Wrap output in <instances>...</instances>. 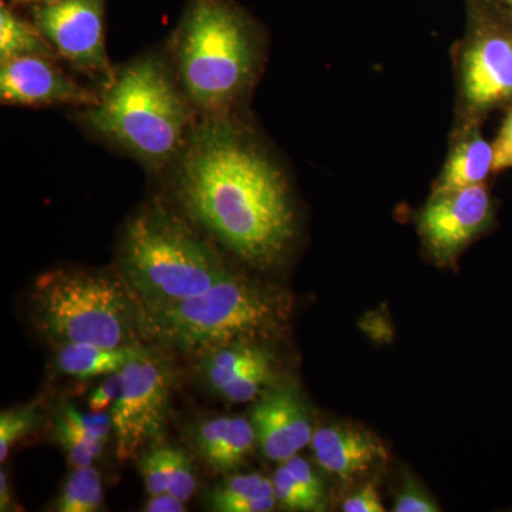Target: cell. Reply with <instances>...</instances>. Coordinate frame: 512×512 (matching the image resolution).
Wrapping results in <instances>:
<instances>
[{
	"mask_svg": "<svg viewBox=\"0 0 512 512\" xmlns=\"http://www.w3.org/2000/svg\"><path fill=\"white\" fill-rule=\"evenodd\" d=\"M180 192L192 217L242 261L266 269L288 251L295 228L284 178L227 121L192 131Z\"/></svg>",
	"mask_w": 512,
	"mask_h": 512,
	"instance_id": "1",
	"label": "cell"
},
{
	"mask_svg": "<svg viewBox=\"0 0 512 512\" xmlns=\"http://www.w3.org/2000/svg\"><path fill=\"white\" fill-rule=\"evenodd\" d=\"M141 333L160 345L205 355L262 343L286 318L285 302L262 286L229 274L208 291L163 308H141Z\"/></svg>",
	"mask_w": 512,
	"mask_h": 512,
	"instance_id": "2",
	"label": "cell"
},
{
	"mask_svg": "<svg viewBox=\"0 0 512 512\" xmlns=\"http://www.w3.org/2000/svg\"><path fill=\"white\" fill-rule=\"evenodd\" d=\"M33 319L53 346L73 343L101 348L138 346L141 303L124 282L100 272L56 269L37 279Z\"/></svg>",
	"mask_w": 512,
	"mask_h": 512,
	"instance_id": "3",
	"label": "cell"
},
{
	"mask_svg": "<svg viewBox=\"0 0 512 512\" xmlns=\"http://www.w3.org/2000/svg\"><path fill=\"white\" fill-rule=\"evenodd\" d=\"M86 119L104 137L157 167L183 147L190 109L164 64L147 57L111 76Z\"/></svg>",
	"mask_w": 512,
	"mask_h": 512,
	"instance_id": "4",
	"label": "cell"
},
{
	"mask_svg": "<svg viewBox=\"0 0 512 512\" xmlns=\"http://www.w3.org/2000/svg\"><path fill=\"white\" fill-rule=\"evenodd\" d=\"M121 269L146 309L200 295L229 274L220 256L187 225L158 208L141 212L128 224Z\"/></svg>",
	"mask_w": 512,
	"mask_h": 512,
	"instance_id": "5",
	"label": "cell"
},
{
	"mask_svg": "<svg viewBox=\"0 0 512 512\" xmlns=\"http://www.w3.org/2000/svg\"><path fill=\"white\" fill-rule=\"evenodd\" d=\"M177 53L188 99L208 113L231 106L254 72L251 30L228 0H188Z\"/></svg>",
	"mask_w": 512,
	"mask_h": 512,
	"instance_id": "6",
	"label": "cell"
},
{
	"mask_svg": "<svg viewBox=\"0 0 512 512\" xmlns=\"http://www.w3.org/2000/svg\"><path fill=\"white\" fill-rule=\"evenodd\" d=\"M123 387L111 407L117 457L136 456L163 433L171 394V369L163 356L140 348L121 370Z\"/></svg>",
	"mask_w": 512,
	"mask_h": 512,
	"instance_id": "7",
	"label": "cell"
},
{
	"mask_svg": "<svg viewBox=\"0 0 512 512\" xmlns=\"http://www.w3.org/2000/svg\"><path fill=\"white\" fill-rule=\"evenodd\" d=\"M103 15V0H57L33 9L36 28L64 59L86 72L113 76Z\"/></svg>",
	"mask_w": 512,
	"mask_h": 512,
	"instance_id": "8",
	"label": "cell"
},
{
	"mask_svg": "<svg viewBox=\"0 0 512 512\" xmlns=\"http://www.w3.org/2000/svg\"><path fill=\"white\" fill-rule=\"evenodd\" d=\"M491 217V198L484 184L434 195L420 218V232L431 254L450 261L483 231Z\"/></svg>",
	"mask_w": 512,
	"mask_h": 512,
	"instance_id": "9",
	"label": "cell"
},
{
	"mask_svg": "<svg viewBox=\"0 0 512 512\" xmlns=\"http://www.w3.org/2000/svg\"><path fill=\"white\" fill-rule=\"evenodd\" d=\"M256 441L269 460L285 463L311 444L312 426L301 394L292 384L272 386L251 413Z\"/></svg>",
	"mask_w": 512,
	"mask_h": 512,
	"instance_id": "10",
	"label": "cell"
},
{
	"mask_svg": "<svg viewBox=\"0 0 512 512\" xmlns=\"http://www.w3.org/2000/svg\"><path fill=\"white\" fill-rule=\"evenodd\" d=\"M0 97L3 103L20 106L63 103L93 107L100 101L99 96L73 82L42 56L2 62Z\"/></svg>",
	"mask_w": 512,
	"mask_h": 512,
	"instance_id": "11",
	"label": "cell"
},
{
	"mask_svg": "<svg viewBox=\"0 0 512 512\" xmlns=\"http://www.w3.org/2000/svg\"><path fill=\"white\" fill-rule=\"evenodd\" d=\"M463 87L474 109H490L512 99V35L500 28L483 30L463 60Z\"/></svg>",
	"mask_w": 512,
	"mask_h": 512,
	"instance_id": "12",
	"label": "cell"
},
{
	"mask_svg": "<svg viewBox=\"0 0 512 512\" xmlns=\"http://www.w3.org/2000/svg\"><path fill=\"white\" fill-rule=\"evenodd\" d=\"M311 444L320 466L345 481L365 476L387 457L375 434L349 424L322 427Z\"/></svg>",
	"mask_w": 512,
	"mask_h": 512,
	"instance_id": "13",
	"label": "cell"
},
{
	"mask_svg": "<svg viewBox=\"0 0 512 512\" xmlns=\"http://www.w3.org/2000/svg\"><path fill=\"white\" fill-rule=\"evenodd\" d=\"M494 147L478 133H471L457 144L448 158L436 194L484 184L494 173Z\"/></svg>",
	"mask_w": 512,
	"mask_h": 512,
	"instance_id": "14",
	"label": "cell"
},
{
	"mask_svg": "<svg viewBox=\"0 0 512 512\" xmlns=\"http://www.w3.org/2000/svg\"><path fill=\"white\" fill-rule=\"evenodd\" d=\"M141 346L131 348H101L86 343H73L57 348V369L77 379L109 376L120 372L137 355Z\"/></svg>",
	"mask_w": 512,
	"mask_h": 512,
	"instance_id": "15",
	"label": "cell"
},
{
	"mask_svg": "<svg viewBox=\"0 0 512 512\" xmlns=\"http://www.w3.org/2000/svg\"><path fill=\"white\" fill-rule=\"evenodd\" d=\"M201 359L202 376L218 392L254 367L274 360V355L261 343H241L205 353Z\"/></svg>",
	"mask_w": 512,
	"mask_h": 512,
	"instance_id": "16",
	"label": "cell"
},
{
	"mask_svg": "<svg viewBox=\"0 0 512 512\" xmlns=\"http://www.w3.org/2000/svg\"><path fill=\"white\" fill-rule=\"evenodd\" d=\"M274 483L259 474L229 477L210 495L212 510L266 512L275 507Z\"/></svg>",
	"mask_w": 512,
	"mask_h": 512,
	"instance_id": "17",
	"label": "cell"
},
{
	"mask_svg": "<svg viewBox=\"0 0 512 512\" xmlns=\"http://www.w3.org/2000/svg\"><path fill=\"white\" fill-rule=\"evenodd\" d=\"M56 50L47 42L36 25H30L8 6L0 8V60L42 56L50 59Z\"/></svg>",
	"mask_w": 512,
	"mask_h": 512,
	"instance_id": "18",
	"label": "cell"
},
{
	"mask_svg": "<svg viewBox=\"0 0 512 512\" xmlns=\"http://www.w3.org/2000/svg\"><path fill=\"white\" fill-rule=\"evenodd\" d=\"M103 483L96 468H74L57 500L59 512H94L103 505Z\"/></svg>",
	"mask_w": 512,
	"mask_h": 512,
	"instance_id": "19",
	"label": "cell"
},
{
	"mask_svg": "<svg viewBox=\"0 0 512 512\" xmlns=\"http://www.w3.org/2000/svg\"><path fill=\"white\" fill-rule=\"evenodd\" d=\"M256 434L251 420L231 417L227 433L220 446L207 458L208 464L217 471H232L241 466L254 451Z\"/></svg>",
	"mask_w": 512,
	"mask_h": 512,
	"instance_id": "20",
	"label": "cell"
},
{
	"mask_svg": "<svg viewBox=\"0 0 512 512\" xmlns=\"http://www.w3.org/2000/svg\"><path fill=\"white\" fill-rule=\"evenodd\" d=\"M274 370V360H268V362L249 370L238 379L232 380L217 393H220L222 399L229 403L254 402L274 386Z\"/></svg>",
	"mask_w": 512,
	"mask_h": 512,
	"instance_id": "21",
	"label": "cell"
},
{
	"mask_svg": "<svg viewBox=\"0 0 512 512\" xmlns=\"http://www.w3.org/2000/svg\"><path fill=\"white\" fill-rule=\"evenodd\" d=\"M42 420L39 404L6 410L0 416V461L5 463L10 450L39 426Z\"/></svg>",
	"mask_w": 512,
	"mask_h": 512,
	"instance_id": "22",
	"label": "cell"
},
{
	"mask_svg": "<svg viewBox=\"0 0 512 512\" xmlns=\"http://www.w3.org/2000/svg\"><path fill=\"white\" fill-rule=\"evenodd\" d=\"M275 497L284 507L292 511H325L326 501L309 493L295 477L289 473L288 468L281 466L275 471L274 478Z\"/></svg>",
	"mask_w": 512,
	"mask_h": 512,
	"instance_id": "23",
	"label": "cell"
},
{
	"mask_svg": "<svg viewBox=\"0 0 512 512\" xmlns=\"http://www.w3.org/2000/svg\"><path fill=\"white\" fill-rule=\"evenodd\" d=\"M55 437L66 451L74 468L93 466V461L104 453L103 441L89 439L67 426L62 420H56Z\"/></svg>",
	"mask_w": 512,
	"mask_h": 512,
	"instance_id": "24",
	"label": "cell"
},
{
	"mask_svg": "<svg viewBox=\"0 0 512 512\" xmlns=\"http://www.w3.org/2000/svg\"><path fill=\"white\" fill-rule=\"evenodd\" d=\"M57 419L62 420L67 426L72 427L77 433L89 437V439L106 443L110 434L114 433L113 417L106 410L89 413L80 412L72 404H64Z\"/></svg>",
	"mask_w": 512,
	"mask_h": 512,
	"instance_id": "25",
	"label": "cell"
},
{
	"mask_svg": "<svg viewBox=\"0 0 512 512\" xmlns=\"http://www.w3.org/2000/svg\"><path fill=\"white\" fill-rule=\"evenodd\" d=\"M168 466H170V480H168L167 493L187 503L197 488V478H195L190 458L180 448L168 446Z\"/></svg>",
	"mask_w": 512,
	"mask_h": 512,
	"instance_id": "26",
	"label": "cell"
},
{
	"mask_svg": "<svg viewBox=\"0 0 512 512\" xmlns=\"http://www.w3.org/2000/svg\"><path fill=\"white\" fill-rule=\"evenodd\" d=\"M146 488L151 497L167 493L168 480H170V466H168V446L150 451L141 461Z\"/></svg>",
	"mask_w": 512,
	"mask_h": 512,
	"instance_id": "27",
	"label": "cell"
},
{
	"mask_svg": "<svg viewBox=\"0 0 512 512\" xmlns=\"http://www.w3.org/2000/svg\"><path fill=\"white\" fill-rule=\"evenodd\" d=\"M231 417H217L202 423L195 434L198 450L201 451L205 460L214 453L215 448L220 446L225 433H227Z\"/></svg>",
	"mask_w": 512,
	"mask_h": 512,
	"instance_id": "28",
	"label": "cell"
},
{
	"mask_svg": "<svg viewBox=\"0 0 512 512\" xmlns=\"http://www.w3.org/2000/svg\"><path fill=\"white\" fill-rule=\"evenodd\" d=\"M440 508L419 484L409 481L394 504L396 512H437Z\"/></svg>",
	"mask_w": 512,
	"mask_h": 512,
	"instance_id": "29",
	"label": "cell"
},
{
	"mask_svg": "<svg viewBox=\"0 0 512 512\" xmlns=\"http://www.w3.org/2000/svg\"><path fill=\"white\" fill-rule=\"evenodd\" d=\"M123 387V376L120 372L111 373L104 382L93 390L89 397V407L93 412H101L107 407H113L117 402Z\"/></svg>",
	"mask_w": 512,
	"mask_h": 512,
	"instance_id": "30",
	"label": "cell"
},
{
	"mask_svg": "<svg viewBox=\"0 0 512 512\" xmlns=\"http://www.w3.org/2000/svg\"><path fill=\"white\" fill-rule=\"evenodd\" d=\"M284 466L288 468L289 473H291L309 493L318 497L319 500L325 501V488H323L322 481H320L318 474L313 471L311 464H309L305 458L293 456L285 461Z\"/></svg>",
	"mask_w": 512,
	"mask_h": 512,
	"instance_id": "31",
	"label": "cell"
},
{
	"mask_svg": "<svg viewBox=\"0 0 512 512\" xmlns=\"http://www.w3.org/2000/svg\"><path fill=\"white\" fill-rule=\"evenodd\" d=\"M343 511L383 512L384 505L375 485L367 484L343 503Z\"/></svg>",
	"mask_w": 512,
	"mask_h": 512,
	"instance_id": "32",
	"label": "cell"
},
{
	"mask_svg": "<svg viewBox=\"0 0 512 512\" xmlns=\"http://www.w3.org/2000/svg\"><path fill=\"white\" fill-rule=\"evenodd\" d=\"M493 147L494 173L512 168V111L501 127L500 134L495 138Z\"/></svg>",
	"mask_w": 512,
	"mask_h": 512,
	"instance_id": "33",
	"label": "cell"
},
{
	"mask_svg": "<svg viewBox=\"0 0 512 512\" xmlns=\"http://www.w3.org/2000/svg\"><path fill=\"white\" fill-rule=\"evenodd\" d=\"M187 510L184 501L178 500L173 494L154 495L147 503V512H184Z\"/></svg>",
	"mask_w": 512,
	"mask_h": 512,
	"instance_id": "34",
	"label": "cell"
},
{
	"mask_svg": "<svg viewBox=\"0 0 512 512\" xmlns=\"http://www.w3.org/2000/svg\"><path fill=\"white\" fill-rule=\"evenodd\" d=\"M10 500H12V495H10L8 473L2 470V474H0V510L8 511L10 508Z\"/></svg>",
	"mask_w": 512,
	"mask_h": 512,
	"instance_id": "35",
	"label": "cell"
},
{
	"mask_svg": "<svg viewBox=\"0 0 512 512\" xmlns=\"http://www.w3.org/2000/svg\"><path fill=\"white\" fill-rule=\"evenodd\" d=\"M16 2L36 3V5H46V3L57 2V0H16Z\"/></svg>",
	"mask_w": 512,
	"mask_h": 512,
	"instance_id": "36",
	"label": "cell"
}]
</instances>
